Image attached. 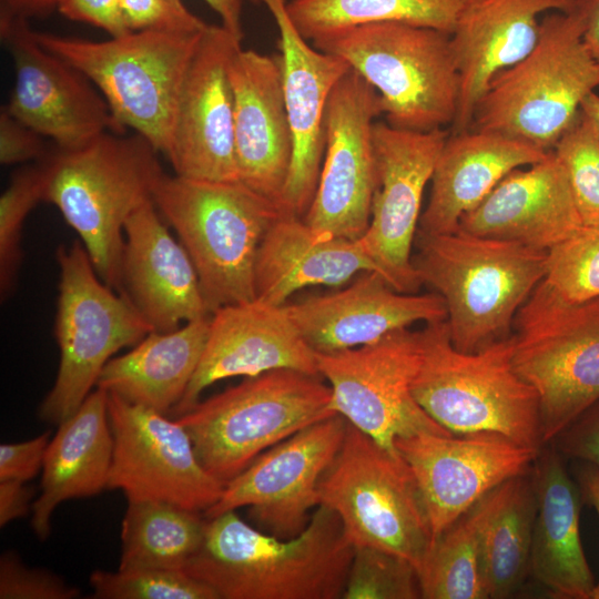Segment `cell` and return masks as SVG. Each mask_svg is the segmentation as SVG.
<instances>
[{
    "mask_svg": "<svg viewBox=\"0 0 599 599\" xmlns=\"http://www.w3.org/2000/svg\"><path fill=\"white\" fill-rule=\"evenodd\" d=\"M81 591L48 569L31 568L13 551L0 558L1 599H75Z\"/></svg>",
    "mask_w": 599,
    "mask_h": 599,
    "instance_id": "cell-42",
    "label": "cell"
},
{
    "mask_svg": "<svg viewBox=\"0 0 599 599\" xmlns=\"http://www.w3.org/2000/svg\"><path fill=\"white\" fill-rule=\"evenodd\" d=\"M120 293L155 332L210 316L195 267L152 200L125 222Z\"/></svg>",
    "mask_w": 599,
    "mask_h": 599,
    "instance_id": "cell-26",
    "label": "cell"
},
{
    "mask_svg": "<svg viewBox=\"0 0 599 599\" xmlns=\"http://www.w3.org/2000/svg\"><path fill=\"white\" fill-rule=\"evenodd\" d=\"M346 425L335 414L265 450L225 484L219 501L203 515L213 518L248 507L262 531L282 539L300 535L319 506L318 484L342 446Z\"/></svg>",
    "mask_w": 599,
    "mask_h": 599,
    "instance_id": "cell-16",
    "label": "cell"
},
{
    "mask_svg": "<svg viewBox=\"0 0 599 599\" xmlns=\"http://www.w3.org/2000/svg\"><path fill=\"white\" fill-rule=\"evenodd\" d=\"M343 59L379 97L393 128L429 132L453 124L459 74L450 34L400 22H375L313 41Z\"/></svg>",
    "mask_w": 599,
    "mask_h": 599,
    "instance_id": "cell-7",
    "label": "cell"
},
{
    "mask_svg": "<svg viewBox=\"0 0 599 599\" xmlns=\"http://www.w3.org/2000/svg\"><path fill=\"white\" fill-rule=\"evenodd\" d=\"M57 10L65 18L102 29L110 37H122L129 31L120 0H59Z\"/></svg>",
    "mask_w": 599,
    "mask_h": 599,
    "instance_id": "cell-47",
    "label": "cell"
},
{
    "mask_svg": "<svg viewBox=\"0 0 599 599\" xmlns=\"http://www.w3.org/2000/svg\"><path fill=\"white\" fill-rule=\"evenodd\" d=\"M158 150L142 135L106 132L71 151L57 149L40 163L43 202L78 233L101 280L121 291L124 225L152 200L164 174Z\"/></svg>",
    "mask_w": 599,
    "mask_h": 599,
    "instance_id": "cell-2",
    "label": "cell"
},
{
    "mask_svg": "<svg viewBox=\"0 0 599 599\" xmlns=\"http://www.w3.org/2000/svg\"><path fill=\"white\" fill-rule=\"evenodd\" d=\"M319 505L335 511L353 547H375L409 560L418 573L433 545L416 478L392 451L347 422L339 450L318 484Z\"/></svg>",
    "mask_w": 599,
    "mask_h": 599,
    "instance_id": "cell-10",
    "label": "cell"
},
{
    "mask_svg": "<svg viewBox=\"0 0 599 599\" xmlns=\"http://www.w3.org/2000/svg\"><path fill=\"white\" fill-rule=\"evenodd\" d=\"M353 555L338 515L324 505L290 539L256 529L229 510L207 518L203 544L184 570L219 599H338Z\"/></svg>",
    "mask_w": 599,
    "mask_h": 599,
    "instance_id": "cell-1",
    "label": "cell"
},
{
    "mask_svg": "<svg viewBox=\"0 0 599 599\" xmlns=\"http://www.w3.org/2000/svg\"><path fill=\"white\" fill-rule=\"evenodd\" d=\"M57 261L60 364L54 384L39 407V418L59 425L97 386L111 356L138 344L153 328L123 293L101 280L82 242L59 246Z\"/></svg>",
    "mask_w": 599,
    "mask_h": 599,
    "instance_id": "cell-12",
    "label": "cell"
},
{
    "mask_svg": "<svg viewBox=\"0 0 599 599\" xmlns=\"http://www.w3.org/2000/svg\"><path fill=\"white\" fill-rule=\"evenodd\" d=\"M229 75L238 180L281 210L293 158V135L280 54L240 47L231 58Z\"/></svg>",
    "mask_w": 599,
    "mask_h": 599,
    "instance_id": "cell-23",
    "label": "cell"
},
{
    "mask_svg": "<svg viewBox=\"0 0 599 599\" xmlns=\"http://www.w3.org/2000/svg\"><path fill=\"white\" fill-rule=\"evenodd\" d=\"M369 271L378 273L358 240L315 230L303 217L282 213L258 246L256 297L282 306L304 287L338 286Z\"/></svg>",
    "mask_w": 599,
    "mask_h": 599,
    "instance_id": "cell-30",
    "label": "cell"
},
{
    "mask_svg": "<svg viewBox=\"0 0 599 599\" xmlns=\"http://www.w3.org/2000/svg\"><path fill=\"white\" fill-rule=\"evenodd\" d=\"M514 326V365L538 395L546 446L599 400V298L569 303L541 281Z\"/></svg>",
    "mask_w": 599,
    "mask_h": 599,
    "instance_id": "cell-11",
    "label": "cell"
},
{
    "mask_svg": "<svg viewBox=\"0 0 599 599\" xmlns=\"http://www.w3.org/2000/svg\"><path fill=\"white\" fill-rule=\"evenodd\" d=\"M112 456L108 392L97 387L59 424L48 445L41 494L31 508V527L40 540L49 537L52 514L61 502L92 497L108 488Z\"/></svg>",
    "mask_w": 599,
    "mask_h": 599,
    "instance_id": "cell-31",
    "label": "cell"
},
{
    "mask_svg": "<svg viewBox=\"0 0 599 599\" xmlns=\"http://www.w3.org/2000/svg\"><path fill=\"white\" fill-rule=\"evenodd\" d=\"M120 4L124 22L131 32L196 34L209 27L193 14L182 0H120Z\"/></svg>",
    "mask_w": 599,
    "mask_h": 599,
    "instance_id": "cell-43",
    "label": "cell"
},
{
    "mask_svg": "<svg viewBox=\"0 0 599 599\" xmlns=\"http://www.w3.org/2000/svg\"><path fill=\"white\" fill-rule=\"evenodd\" d=\"M535 515L530 469L494 490L481 541L488 599L512 597L529 576Z\"/></svg>",
    "mask_w": 599,
    "mask_h": 599,
    "instance_id": "cell-33",
    "label": "cell"
},
{
    "mask_svg": "<svg viewBox=\"0 0 599 599\" xmlns=\"http://www.w3.org/2000/svg\"><path fill=\"white\" fill-rule=\"evenodd\" d=\"M18 480H0V526L26 516L34 490Z\"/></svg>",
    "mask_w": 599,
    "mask_h": 599,
    "instance_id": "cell-48",
    "label": "cell"
},
{
    "mask_svg": "<svg viewBox=\"0 0 599 599\" xmlns=\"http://www.w3.org/2000/svg\"><path fill=\"white\" fill-rule=\"evenodd\" d=\"M41 164L19 169L0 197V288L11 290L21 260V233L31 210L43 201Z\"/></svg>",
    "mask_w": 599,
    "mask_h": 599,
    "instance_id": "cell-41",
    "label": "cell"
},
{
    "mask_svg": "<svg viewBox=\"0 0 599 599\" xmlns=\"http://www.w3.org/2000/svg\"><path fill=\"white\" fill-rule=\"evenodd\" d=\"M418 333L420 363L412 392L437 424L454 435L488 432L544 447L538 395L515 368L514 335L465 353L451 344L446 321Z\"/></svg>",
    "mask_w": 599,
    "mask_h": 599,
    "instance_id": "cell-4",
    "label": "cell"
},
{
    "mask_svg": "<svg viewBox=\"0 0 599 599\" xmlns=\"http://www.w3.org/2000/svg\"><path fill=\"white\" fill-rule=\"evenodd\" d=\"M207 518L161 500H128L119 570H184L203 544Z\"/></svg>",
    "mask_w": 599,
    "mask_h": 599,
    "instance_id": "cell-34",
    "label": "cell"
},
{
    "mask_svg": "<svg viewBox=\"0 0 599 599\" xmlns=\"http://www.w3.org/2000/svg\"><path fill=\"white\" fill-rule=\"evenodd\" d=\"M113 456L108 488L128 500H161L203 514L225 484L197 458L186 429L158 410L108 393Z\"/></svg>",
    "mask_w": 599,
    "mask_h": 599,
    "instance_id": "cell-14",
    "label": "cell"
},
{
    "mask_svg": "<svg viewBox=\"0 0 599 599\" xmlns=\"http://www.w3.org/2000/svg\"><path fill=\"white\" fill-rule=\"evenodd\" d=\"M564 166L552 152L516 169L459 223L464 232L548 251L582 226Z\"/></svg>",
    "mask_w": 599,
    "mask_h": 599,
    "instance_id": "cell-27",
    "label": "cell"
},
{
    "mask_svg": "<svg viewBox=\"0 0 599 599\" xmlns=\"http://www.w3.org/2000/svg\"><path fill=\"white\" fill-rule=\"evenodd\" d=\"M551 444L565 457L599 470V400L564 429Z\"/></svg>",
    "mask_w": 599,
    "mask_h": 599,
    "instance_id": "cell-44",
    "label": "cell"
},
{
    "mask_svg": "<svg viewBox=\"0 0 599 599\" xmlns=\"http://www.w3.org/2000/svg\"><path fill=\"white\" fill-rule=\"evenodd\" d=\"M272 14L280 32V58L293 158L284 189L283 214L304 217L314 197L324 154L325 111L337 82L349 71L339 57L324 52L298 31L286 0H254Z\"/></svg>",
    "mask_w": 599,
    "mask_h": 599,
    "instance_id": "cell-21",
    "label": "cell"
},
{
    "mask_svg": "<svg viewBox=\"0 0 599 599\" xmlns=\"http://www.w3.org/2000/svg\"><path fill=\"white\" fill-rule=\"evenodd\" d=\"M548 153L494 132L469 129L449 134L434 167L417 232H457L460 219L507 174L541 161Z\"/></svg>",
    "mask_w": 599,
    "mask_h": 599,
    "instance_id": "cell-29",
    "label": "cell"
},
{
    "mask_svg": "<svg viewBox=\"0 0 599 599\" xmlns=\"http://www.w3.org/2000/svg\"><path fill=\"white\" fill-rule=\"evenodd\" d=\"M241 41L222 24H209L199 42L182 82L165 155L176 175L240 181L229 64Z\"/></svg>",
    "mask_w": 599,
    "mask_h": 599,
    "instance_id": "cell-20",
    "label": "cell"
},
{
    "mask_svg": "<svg viewBox=\"0 0 599 599\" xmlns=\"http://www.w3.org/2000/svg\"><path fill=\"white\" fill-rule=\"evenodd\" d=\"M90 586L97 599H219L210 586L176 569L94 570Z\"/></svg>",
    "mask_w": 599,
    "mask_h": 599,
    "instance_id": "cell-38",
    "label": "cell"
},
{
    "mask_svg": "<svg viewBox=\"0 0 599 599\" xmlns=\"http://www.w3.org/2000/svg\"><path fill=\"white\" fill-rule=\"evenodd\" d=\"M576 0H469L450 34L459 74L451 133L470 129L476 105L496 75L536 45L545 12H570Z\"/></svg>",
    "mask_w": 599,
    "mask_h": 599,
    "instance_id": "cell-25",
    "label": "cell"
},
{
    "mask_svg": "<svg viewBox=\"0 0 599 599\" xmlns=\"http://www.w3.org/2000/svg\"><path fill=\"white\" fill-rule=\"evenodd\" d=\"M152 201L189 254L209 314L256 298L255 261L270 225L282 214L241 181L163 174Z\"/></svg>",
    "mask_w": 599,
    "mask_h": 599,
    "instance_id": "cell-5",
    "label": "cell"
},
{
    "mask_svg": "<svg viewBox=\"0 0 599 599\" xmlns=\"http://www.w3.org/2000/svg\"><path fill=\"white\" fill-rule=\"evenodd\" d=\"M50 433L32 439L0 445V480L27 483L34 478L43 466Z\"/></svg>",
    "mask_w": 599,
    "mask_h": 599,
    "instance_id": "cell-46",
    "label": "cell"
},
{
    "mask_svg": "<svg viewBox=\"0 0 599 599\" xmlns=\"http://www.w3.org/2000/svg\"><path fill=\"white\" fill-rule=\"evenodd\" d=\"M598 88L599 62L582 40L579 13L548 12L535 48L490 82L470 129L550 152Z\"/></svg>",
    "mask_w": 599,
    "mask_h": 599,
    "instance_id": "cell-6",
    "label": "cell"
},
{
    "mask_svg": "<svg viewBox=\"0 0 599 599\" xmlns=\"http://www.w3.org/2000/svg\"><path fill=\"white\" fill-rule=\"evenodd\" d=\"M205 30L136 31L105 41L37 31L34 35L93 83L121 128H130L166 155L182 82Z\"/></svg>",
    "mask_w": 599,
    "mask_h": 599,
    "instance_id": "cell-8",
    "label": "cell"
},
{
    "mask_svg": "<svg viewBox=\"0 0 599 599\" xmlns=\"http://www.w3.org/2000/svg\"><path fill=\"white\" fill-rule=\"evenodd\" d=\"M542 282L569 303L599 298V224L582 225L547 251Z\"/></svg>",
    "mask_w": 599,
    "mask_h": 599,
    "instance_id": "cell-37",
    "label": "cell"
},
{
    "mask_svg": "<svg viewBox=\"0 0 599 599\" xmlns=\"http://www.w3.org/2000/svg\"><path fill=\"white\" fill-rule=\"evenodd\" d=\"M285 307L306 343L323 354L373 344L415 323L447 318L438 293H402L372 271L342 291Z\"/></svg>",
    "mask_w": 599,
    "mask_h": 599,
    "instance_id": "cell-24",
    "label": "cell"
},
{
    "mask_svg": "<svg viewBox=\"0 0 599 599\" xmlns=\"http://www.w3.org/2000/svg\"><path fill=\"white\" fill-rule=\"evenodd\" d=\"M575 10L582 22V40L599 62V0H576Z\"/></svg>",
    "mask_w": 599,
    "mask_h": 599,
    "instance_id": "cell-49",
    "label": "cell"
},
{
    "mask_svg": "<svg viewBox=\"0 0 599 599\" xmlns=\"http://www.w3.org/2000/svg\"><path fill=\"white\" fill-rule=\"evenodd\" d=\"M580 113L589 122L599 140V95L596 92L585 99Z\"/></svg>",
    "mask_w": 599,
    "mask_h": 599,
    "instance_id": "cell-53",
    "label": "cell"
},
{
    "mask_svg": "<svg viewBox=\"0 0 599 599\" xmlns=\"http://www.w3.org/2000/svg\"><path fill=\"white\" fill-rule=\"evenodd\" d=\"M395 447L423 495L433 544L487 494L529 471L540 451L488 432L423 433L396 439Z\"/></svg>",
    "mask_w": 599,
    "mask_h": 599,
    "instance_id": "cell-19",
    "label": "cell"
},
{
    "mask_svg": "<svg viewBox=\"0 0 599 599\" xmlns=\"http://www.w3.org/2000/svg\"><path fill=\"white\" fill-rule=\"evenodd\" d=\"M535 494L531 575L552 598L591 599L595 579L580 537L581 488L550 443L530 468Z\"/></svg>",
    "mask_w": 599,
    "mask_h": 599,
    "instance_id": "cell-28",
    "label": "cell"
},
{
    "mask_svg": "<svg viewBox=\"0 0 599 599\" xmlns=\"http://www.w3.org/2000/svg\"><path fill=\"white\" fill-rule=\"evenodd\" d=\"M43 136L12 116L4 106L0 111V162L3 165L43 159Z\"/></svg>",
    "mask_w": 599,
    "mask_h": 599,
    "instance_id": "cell-45",
    "label": "cell"
},
{
    "mask_svg": "<svg viewBox=\"0 0 599 599\" xmlns=\"http://www.w3.org/2000/svg\"><path fill=\"white\" fill-rule=\"evenodd\" d=\"M469 0H291L287 11L307 40L375 22H400L451 34Z\"/></svg>",
    "mask_w": 599,
    "mask_h": 599,
    "instance_id": "cell-35",
    "label": "cell"
},
{
    "mask_svg": "<svg viewBox=\"0 0 599 599\" xmlns=\"http://www.w3.org/2000/svg\"><path fill=\"white\" fill-rule=\"evenodd\" d=\"M244 0H204V2L220 17L221 24L238 38H243L242 7Z\"/></svg>",
    "mask_w": 599,
    "mask_h": 599,
    "instance_id": "cell-52",
    "label": "cell"
},
{
    "mask_svg": "<svg viewBox=\"0 0 599 599\" xmlns=\"http://www.w3.org/2000/svg\"><path fill=\"white\" fill-rule=\"evenodd\" d=\"M1 16L29 19L43 17L57 9L59 0H0Z\"/></svg>",
    "mask_w": 599,
    "mask_h": 599,
    "instance_id": "cell-51",
    "label": "cell"
},
{
    "mask_svg": "<svg viewBox=\"0 0 599 599\" xmlns=\"http://www.w3.org/2000/svg\"><path fill=\"white\" fill-rule=\"evenodd\" d=\"M210 316L171 332H151L129 353L111 358L97 387L160 413L171 412L184 395L201 361Z\"/></svg>",
    "mask_w": 599,
    "mask_h": 599,
    "instance_id": "cell-32",
    "label": "cell"
},
{
    "mask_svg": "<svg viewBox=\"0 0 599 599\" xmlns=\"http://www.w3.org/2000/svg\"><path fill=\"white\" fill-rule=\"evenodd\" d=\"M316 362L329 383L332 410L385 448L397 451L396 439L423 433L454 435L413 395L420 363L418 332L405 328L362 347L316 353Z\"/></svg>",
    "mask_w": 599,
    "mask_h": 599,
    "instance_id": "cell-13",
    "label": "cell"
},
{
    "mask_svg": "<svg viewBox=\"0 0 599 599\" xmlns=\"http://www.w3.org/2000/svg\"><path fill=\"white\" fill-rule=\"evenodd\" d=\"M413 265L446 305L450 342L478 352L511 336L515 317L546 274L547 252L470 234L417 232Z\"/></svg>",
    "mask_w": 599,
    "mask_h": 599,
    "instance_id": "cell-3",
    "label": "cell"
},
{
    "mask_svg": "<svg viewBox=\"0 0 599 599\" xmlns=\"http://www.w3.org/2000/svg\"><path fill=\"white\" fill-rule=\"evenodd\" d=\"M567 174L583 225L599 224V140L579 113L552 149Z\"/></svg>",
    "mask_w": 599,
    "mask_h": 599,
    "instance_id": "cell-40",
    "label": "cell"
},
{
    "mask_svg": "<svg viewBox=\"0 0 599 599\" xmlns=\"http://www.w3.org/2000/svg\"><path fill=\"white\" fill-rule=\"evenodd\" d=\"M380 114L375 89L349 69L326 105L319 177L303 217L313 229L351 240L367 230L378 181L374 120Z\"/></svg>",
    "mask_w": 599,
    "mask_h": 599,
    "instance_id": "cell-15",
    "label": "cell"
},
{
    "mask_svg": "<svg viewBox=\"0 0 599 599\" xmlns=\"http://www.w3.org/2000/svg\"><path fill=\"white\" fill-rule=\"evenodd\" d=\"M494 490L434 541L419 571L422 598L488 599L481 541Z\"/></svg>",
    "mask_w": 599,
    "mask_h": 599,
    "instance_id": "cell-36",
    "label": "cell"
},
{
    "mask_svg": "<svg viewBox=\"0 0 599 599\" xmlns=\"http://www.w3.org/2000/svg\"><path fill=\"white\" fill-rule=\"evenodd\" d=\"M1 39L10 52L14 84L4 109L57 149H80L106 132L126 133L93 83L43 48L28 20L0 19Z\"/></svg>",
    "mask_w": 599,
    "mask_h": 599,
    "instance_id": "cell-18",
    "label": "cell"
},
{
    "mask_svg": "<svg viewBox=\"0 0 599 599\" xmlns=\"http://www.w3.org/2000/svg\"><path fill=\"white\" fill-rule=\"evenodd\" d=\"M274 369L321 376L316 353L306 343L285 305L260 298L222 306L210 315L205 347L184 395L171 410L180 416L199 402L212 384L254 377Z\"/></svg>",
    "mask_w": 599,
    "mask_h": 599,
    "instance_id": "cell-22",
    "label": "cell"
},
{
    "mask_svg": "<svg viewBox=\"0 0 599 599\" xmlns=\"http://www.w3.org/2000/svg\"><path fill=\"white\" fill-rule=\"evenodd\" d=\"M344 599L422 598L419 573L407 559L375 547H354Z\"/></svg>",
    "mask_w": 599,
    "mask_h": 599,
    "instance_id": "cell-39",
    "label": "cell"
},
{
    "mask_svg": "<svg viewBox=\"0 0 599 599\" xmlns=\"http://www.w3.org/2000/svg\"><path fill=\"white\" fill-rule=\"evenodd\" d=\"M319 376L274 369L199 402L177 416L199 460L226 484L265 450L336 413Z\"/></svg>",
    "mask_w": 599,
    "mask_h": 599,
    "instance_id": "cell-9",
    "label": "cell"
},
{
    "mask_svg": "<svg viewBox=\"0 0 599 599\" xmlns=\"http://www.w3.org/2000/svg\"><path fill=\"white\" fill-rule=\"evenodd\" d=\"M448 135L444 129L415 132L374 124L378 181L369 225L357 240L378 273L402 293H416L422 286L412 248L424 192Z\"/></svg>",
    "mask_w": 599,
    "mask_h": 599,
    "instance_id": "cell-17",
    "label": "cell"
},
{
    "mask_svg": "<svg viewBox=\"0 0 599 599\" xmlns=\"http://www.w3.org/2000/svg\"><path fill=\"white\" fill-rule=\"evenodd\" d=\"M576 479L583 501L595 509L599 518V470L590 464L577 461ZM591 599H599V580L595 585Z\"/></svg>",
    "mask_w": 599,
    "mask_h": 599,
    "instance_id": "cell-50",
    "label": "cell"
}]
</instances>
